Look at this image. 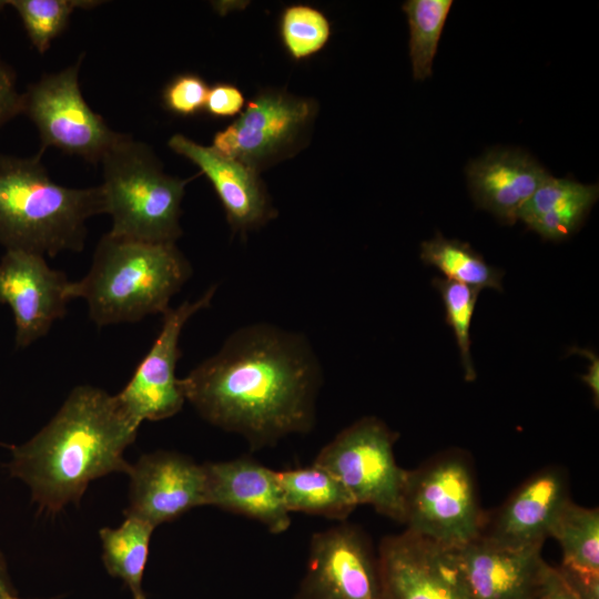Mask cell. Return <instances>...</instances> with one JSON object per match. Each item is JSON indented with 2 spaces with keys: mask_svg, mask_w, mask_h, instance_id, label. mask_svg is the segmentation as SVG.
<instances>
[{
  "mask_svg": "<svg viewBox=\"0 0 599 599\" xmlns=\"http://www.w3.org/2000/svg\"><path fill=\"white\" fill-rule=\"evenodd\" d=\"M433 286L440 294L445 321L454 332L460 355L464 378L473 382L476 370L471 357L470 325L480 291L447 278H433Z\"/></svg>",
  "mask_w": 599,
  "mask_h": 599,
  "instance_id": "obj_28",
  "label": "cell"
},
{
  "mask_svg": "<svg viewBox=\"0 0 599 599\" xmlns=\"http://www.w3.org/2000/svg\"><path fill=\"white\" fill-rule=\"evenodd\" d=\"M207 92L209 87L200 75L184 73L167 83L162 98L169 111L190 116L204 110Z\"/></svg>",
  "mask_w": 599,
  "mask_h": 599,
  "instance_id": "obj_29",
  "label": "cell"
},
{
  "mask_svg": "<svg viewBox=\"0 0 599 599\" xmlns=\"http://www.w3.org/2000/svg\"><path fill=\"white\" fill-rule=\"evenodd\" d=\"M104 213L99 186L74 189L53 181L41 153L19 158L0 153V244L53 257L81 252L87 221Z\"/></svg>",
  "mask_w": 599,
  "mask_h": 599,
  "instance_id": "obj_3",
  "label": "cell"
},
{
  "mask_svg": "<svg viewBox=\"0 0 599 599\" xmlns=\"http://www.w3.org/2000/svg\"><path fill=\"white\" fill-rule=\"evenodd\" d=\"M0 599H22L16 590L6 564V559L0 549Z\"/></svg>",
  "mask_w": 599,
  "mask_h": 599,
  "instance_id": "obj_34",
  "label": "cell"
},
{
  "mask_svg": "<svg viewBox=\"0 0 599 599\" xmlns=\"http://www.w3.org/2000/svg\"><path fill=\"white\" fill-rule=\"evenodd\" d=\"M245 106L242 91L232 83H215L209 88L204 110L215 118L240 114Z\"/></svg>",
  "mask_w": 599,
  "mask_h": 599,
  "instance_id": "obj_31",
  "label": "cell"
},
{
  "mask_svg": "<svg viewBox=\"0 0 599 599\" xmlns=\"http://www.w3.org/2000/svg\"><path fill=\"white\" fill-rule=\"evenodd\" d=\"M549 536L561 547L558 569L580 599H599V510L568 500L558 512Z\"/></svg>",
  "mask_w": 599,
  "mask_h": 599,
  "instance_id": "obj_20",
  "label": "cell"
},
{
  "mask_svg": "<svg viewBox=\"0 0 599 599\" xmlns=\"http://www.w3.org/2000/svg\"><path fill=\"white\" fill-rule=\"evenodd\" d=\"M598 197V184L548 174L519 211L518 220L545 240L562 241L577 232Z\"/></svg>",
  "mask_w": 599,
  "mask_h": 599,
  "instance_id": "obj_21",
  "label": "cell"
},
{
  "mask_svg": "<svg viewBox=\"0 0 599 599\" xmlns=\"http://www.w3.org/2000/svg\"><path fill=\"white\" fill-rule=\"evenodd\" d=\"M293 599H380L378 558L366 535L344 521L314 534Z\"/></svg>",
  "mask_w": 599,
  "mask_h": 599,
  "instance_id": "obj_10",
  "label": "cell"
},
{
  "mask_svg": "<svg viewBox=\"0 0 599 599\" xmlns=\"http://www.w3.org/2000/svg\"><path fill=\"white\" fill-rule=\"evenodd\" d=\"M569 354H578L589 359L588 372L580 376V379L589 387L593 404L599 405V357L598 354L589 348L572 346Z\"/></svg>",
  "mask_w": 599,
  "mask_h": 599,
  "instance_id": "obj_33",
  "label": "cell"
},
{
  "mask_svg": "<svg viewBox=\"0 0 599 599\" xmlns=\"http://www.w3.org/2000/svg\"><path fill=\"white\" fill-rule=\"evenodd\" d=\"M169 146L194 163L209 179L234 232L245 234L275 217L276 211L260 173L183 134L172 135Z\"/></svg>",
  "mask_w": 599,
  "mask_h": 599,
  "instance_id": "obj_17",
  "label": "cell"
},
{
  "mask_svg": "<svg viewBox=\"0 0 599 599\" xmlns=\"http://www.w3.org/2000/svg\"><path fill=\"white\" fill-rule=\"evenodd\" d=\"M192 275L175 243H148L104 234L87 275L69 287L83 298L98 326L133 323L164 314L171 298Z\"/></svg>",
  "mask_w": 599,
  "mask_h": 599,
  "instance_id": "obj_4",
  "label": "cell"
},
{
  "mask_svg": "<svg viewBox=\"0 0 599 599\" xmlns=\"http://www.w3.org/2000/svg\"><path fill=\"white\" fill-rule=\"evenodd\" d=\"M570 500L564 469L550 466L522 483L494 512L484 517L479 536L498 545H544L564 505Z\"/></svg>",
  "mask_w": 599,
  "mask_h": 599,
  "instance_id": "obj_15",
  "label": "cell"
},
{
  "mask_svg": "<svg viewBox=\"0 0 599 599\" xmlns=\"http://www.w3.org/2000/svg\"><path fill=\"white\" fill-rule=\"evenodd\" d=\"M16 9L32 45L39 53L49 50L51 42L67 28L75 9L101 4L94 0H7Z\"/></svg>",
  "mask_w": 599,
  "mask_h": 599,
  "instance_id": "obj_26",
  "label": "cell"
},
{
  "mask_svg": "<svg viewBox=\"0 0 599 599\" xmlns=\"http://www.w3.org/2000/svg\"><path fill=\"white\" fill-rule=\"evenodd\" d=\"M521 599H580L557 568L547 562Z\"/></svg>",
  "mask_w": 599,
  "mask_h": 599,
  "instance_id": "obj_30",
  "label": "cell"
},
{
  "mask_svg": "<svg viewBox=\"0 0 599 599\" xmlns=\"http://www.w3.org/2000/svg\"><path fill=\"white\" fill-rule=\"evenodd\" d=\"M380 599H470L455 548L407 529L377 552Z\"/></svg>",
  "mask_w": 599,
  "mask_h": 599,
  "instance_id": "obj_11",
  "label": "cell"
},
{
  "mask_svg": "<svg viewBox=\"0 0 599 599\" xmlns=\"http://www.w3.org/2000/svg\"><path fill=\"white\" fill-rule=\"evenodd\" d=\"M420 258L426 265L440 271L447 280L478 291H502L504 271L488 264L483 255L466 242L446 238L437 232L433 238L422 243Z\"/></svg>",
  "mask_w": 599,
  "mask_h": 599,
  "instance_id": "obj_24",
  "label": "cell"
},
{
  "mask_svg": "<svg viewBox=\"0 0 599 599\" xmlns=\"http://www.w3.org/2000/svg\"><path fill=\"white\" fill-rule=\"evenodd\" d=\"M541 549L502 546L480 536L455 548L470 599H521L546 564Z\"/></svg>",
  "mask_w": 599,
  "mask_h": 599,
  "instance_id": "obj_19",
  "label": "cell"
},
{
  "mask_svg": "<svg viewBox=\"0 0 599 599\" xmlns=\"http://www.w3.org/2000/svg\"><path fill=\"white\" fill-rule=\"evenodd\" d=\"M322 368L306 336L256 323L233 332L181 385L185 400L210 424L273 446L315 422Z\"/></svg>",
  "mask_w": 599,
  "mask_h": 599,
  "instance_id": "obj_1",
  "label": "cell"
},
{
  "mask_svg": "<svg viewBox=\"0 0 599 599\" xmlns=\"http://www.w3.org/2000/svg\"><path fill=\"white\" fill-rule=\"evenodd\" d=\"M316 113L317 104L309 98L265 89L214 135L212 148L260 173L300 149Z\"/></svg>",
  "mask_w": 599,
  "mask_h": 599,
  "instance_id": "obj_9",
  "label": "cell"
},
{
  "mask_svg": "<svg viewBox=\"0 0 599 599\" xmlns=\"http://www.w3.org/2000/svg\"><path fill=\"white\" fill-rule=\"evenodd\" d=\"M100 163L104 213L112 219L108 233L140 242L175 243L182 235L186 181L165 173L148 144L123 133Z\"/></svg>",
  "mask_w": 599,
  "mask_h": 599,
  "instance_id": "obj_5",
  "label": "cell"
},
{
  "mask_svg": "<svg viewBox=\"0 0 599 599\" xmlns=\"http://www.w3.org/2000/svg\"><path fill=\"white\" fill-rule=\"evenodd\" d=\"M139 426L115 395L78 386L38 434L12 448L10 474L28 485L40 508L58 512L78 501L90 481L129 473L123 453Z\"/></svg>",
  "mask_w": 599,
  "mask_h": 599,
  "instance_id": "obj_2",
  "label": "cell"
},
{
  "mask_svg": "<svg viewBox=\"0 0 599 599\" xmlns=\"http://www.w3.org/2000/svg\"><path fill=\"white\" fill-rule=\"evenodd\" d=\"M466 174L477 207L512 225L549 173L522 150L496 148L471 161Z\"/></svg>",
  "mask_w": 599,
  "mask_h": 599,
  "instance_id": "obj_18",
  "label": "cell"
},
{
  "mask_svg": "<svg viewBox=\"0 0 599 599\" xmlns=\"http://www.w3.org/2000/svg\"><path fill=\"white\" fill-rule=\"evenodd\" d=\"M154 528L136 517L125 516L120 527L100 530L104 567L110 576L124 582L133 599H146L142 579Z\"/></svg>",
  "mask_w": 599,
  "mask_h": 599,
  "instance_id": "obj_23",
  "label": "cell"
},
{
  "mask_svg": "<svg viewBox=\"0 0 599 599\" xmlns=\"http://www.w3.org/2000/svg\"><path fill=\"white\" fill-rule=\"evenodd\" d=\"M215 291L216 286H212L196 301H185L163 314L162 327L152 347L125 387L115 395L126 414L140 425L143 420L169 418L181 410L185 396L181 378L175 375L182 355L181 332L194 314L210 307Z\"/></svg>",
  "mask_w": 599,
  "mask_h": 599,
  "instance_id": "obj_12",
  "label": "cell"
},
{
  "mask_svg": "<svg viewBox=\"0 0 599 599\" xmlns=\"http://www.w3.org/2000/svg\"><path fill=\"white\" fill-rule=\"evenodd\" d=\"M8 4L7 0H0V11Z\"/></svg>",
  "mask_w": 599,
  "mask_h": 599,
  "instance_id": "obj_35",
  "label": "cell"
},
{
  "mask_svg": "<svg viewBox=\"0 0 599 599\" xmlns=\"http://www.w3.org/2000/svg\"><path fill=\"white\" fill-rule=\"evenodd\" d=\"M70 284L65 273L51 268L42 255L4 252L0 260V304L8 305L13 314L18 348L44 336L65 315Z\"/></svg>",
  "mask_w": 599,
  "mask_h": 599,
  "instance_id": "obj_13",
  "label": "cell"
},
{
  "mask_svg": "<svg viewBox=\"0 0 599 599\" xmlns=\"http://www.w3.org/2000/svg\"><path fill=\"white\" fill-rule=\"evenodd\" d=\"M83 61L43 75L23 92L22 114L35 125L41 151L55 148L99 163L122 133L113 131L82 97L79 71Z\"/></svg>",
  "mask_w": 599,
  "mask_h": 599,
  "instance_id": "obj_8",
  "label": "cell"
},
{
  "mask_svg": "<svg viewBox=\"0 0 599 599\" xmlns=\"http://www.w3.org/2000/svg\"><path fill=\"white\" fill-rule=\"evenodd\" d=\"M129 506L133 516L156 527L206 505L204 465L173 451L145 454L131 465Z\"/></svg>",
  "mask_w": 599,
  "mask_h": 599,
  "instance_id": "obj_14",
  "label": "cell"
},
{
  "mask_svg": "<svg viewBox=\"0 0 599 599\" xmlns=\"http://www.w3.org/2000/svg\"><path fill=\"white\" fill-rule=\"evenodd\" d=\"M398 434L367 416L339 432L317 454L314 464L333 474L355 502L369 505L403 522V491L407 470L396 464Z\"/></svg>",
  "mask_w": 599,
  "mask_h": 599,
  "instance_id": "obj_7",
  "label": "cell"
},
{
  "mask_svg": "<svg viewBox=\"0 0 599 599\" xmlns=\"http://www.w3.org/2000/svg\"><path fill=\"white\" fill-rule=\"evenodd\" d=\"M451 6V0H408L402 7L408 20L409 57L416 80L432 75L433 61Z\"/></svg>",
  "mask_w": 599,
  "mask_h": 599,
  "instance_id": "obj_25",
  "label": "cell"
},
{
  "mask_svg": "<svg viewBox=\"0 0 599 599\" xmlns=\"http://www.w3.org/2000/svg\"><path fill=\"white\" fill-rule=\"evenodd\" d=\"M280 34L288 55L300 61L316 54L326 45L331 37V23L314 7L292 4L281 14Z\"/></svg>",
  "mask_w": 599,
  "mask_h": 599,
  "instance_id": "obj_27",
  "label": "cell"
},
{
  "mask_svg": "<svg viewBox=\"0 0 599 599\" xmlns=\"http://www.w3.org/2000/svg\"><path fill=\"white\" fill-rule=\"evenodd\" d=\"M285 506L300 511L344 521L357 507L344 485L325 468L312 464L278 471Z\"/></svg>",
  "mask_w": 599,
  "mask_h": 599,
  "instance_id": "obj_22",
  "label": "cell"
},
{
  "mask_svg": "<svg viewBox=\"0 0 599 599\" xmlns=\"http://www.w3.org/2000/svg\"><path fill=\"white\" fill-rule=\"evenodd\" d=\"M206 505L243 515L264 525L273 534L291 525L275 471L250 457L204 464Z\"/></svg>",
  "mask_w": 599,
  "mask_h": 599,
  "instance_id": "obj_16",
  "label": "cell"
},
{
  "mask_svg": "<svg viewBox=\"0 0 599 599\" xmlns=\"http://www.w3.org/2000/svg\"><path fill=\"white\" fill-rule=\"evenodd\" d=\"M23 94L17 89L16 74L0 57V128L22 114Z\"/></svg>",
  "mask_w": 599,
  "mask_h": 599,
  "instance_id": "obj_32",
  "label": "cell"
},
{
  "mask_svg": "<svg viewBox=\"0 0 599 599\" xmlns=\"http://www.w3.org/2000/svg\"><path fill=\"white\" fill-rule=\"evenodd\" d=\"M484 517L474 471L463 451H443L407 470L402 522L407 530L457 548L479 536Z\"/></svg>",
  "mask_w": 599,
  "mask_h": 599,
  "instance_id": "obj_6",
  "label": "cell"
}]
</instances>
